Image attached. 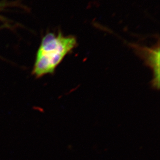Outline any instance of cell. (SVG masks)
Returning <instances> with one entry per match:
<instances>
[{"mask_svg": "<svg viewBox=\"0 0 160 160\" xmlns=\"http://www.w3.org/2000/svg\"><path fill=\"white\" fill-rule=\"evenodd\" d=\"M77 45V39L73 35L48 33L42 38L32 70L36 78L53 74L56 69L67 55Z\"/></svg>", "mask_w": 160, "mask_h": 160, "instance_id": "1", "label": "cell"}, {"mask_svg": "<svg viewBox=\"0 0 160 160\" xmlns=\"http://www.w3.org/2000/svg\"><path fill=\"white\" fill-rule=\"evenodd\" d=\"M133 48L138 56L143 59L145 64L153 72L152 86L155 89L160 88V44L159 42L152 47H145L134 45Z\"/></svg>", "mask_w": 160, "mask_h": 160, "instance_id": "2", "label": "cell"}]
</instances>
